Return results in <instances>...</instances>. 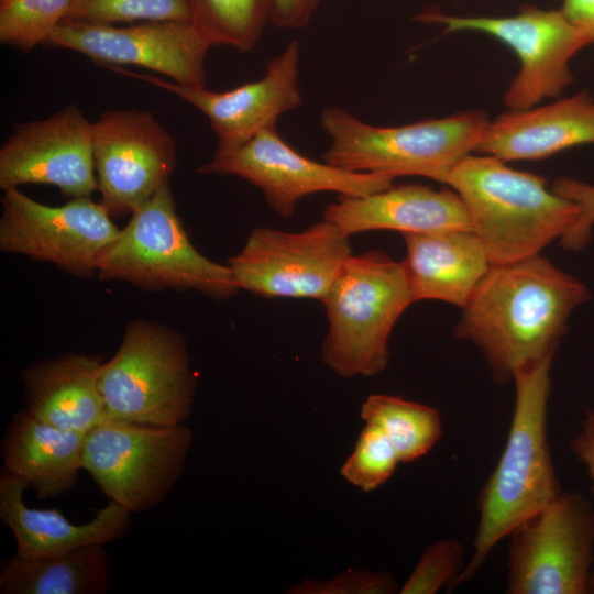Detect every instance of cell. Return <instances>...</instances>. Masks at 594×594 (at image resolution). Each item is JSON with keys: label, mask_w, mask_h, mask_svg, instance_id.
Segmentation results:
<instances>
[{"label": "cell", "mask_w": 594, "mask_h": 594, "mask_svg": "<svg viewBox=\"0 0 594 594\" xmlns=\"http://www.w3.org/2000/svg\"><path fill=\"white\" fill-rule=\"evenodd\" d=\"M28 483L3 468L0 473V519L16 542L15 556L23 559L57 557L90 544H106L127 535L131 512L113 501L86 524L70 522L57 509L29 507Z\"/></svg>", "instance_id": "cell-19"}, {"label": "cell", "mask_w": 594, "mask_h": 594, "mask_svg": "<svg viewBox=\"0 0 594 594\" xmlns=\"http://www.w3.org/2000/svg\"><path fill=\"white\" fill-rule=\"evenodd\" d=\"M552 189L579 206V217L562 237L561 244L569 250H581L587 244L594 224V186L575 179L560 178L553 184Z\"/></svg>", "instance_id": "cell-32"}, {"label": "cell", "mask_w": 594, "mask_h": 594, "mask_svg": "<svg viewBox=\"0 0 594 594\" xmlns=\"http://www.w3.org/2000/svg\"><path fill=\"white\" fill-rule=\"evenodd\" d=\"M190 23L211 45L254 48L271 21V0H187Z\"/></svg>", "instance_id": "cell-26"}, {"label": "cell", "mask_w": 594, "mask_h": 594, "mask_svg": "<svg viewBox=\"0 0 594 594\" xmlns=\"http://www.w3.org/2000/svg\"><path fill=\"white\" fill-rule=\"evenodd\" d=\"M45 46L78 52L112 67L139 66L185 86H205L211 45L189 21H147L130 26L64 21Z\"/></svg>", "instance_id": "cell-15"}, {"label": "cell", "mask_w": 594, "mask_h": 594, "mask_svg": "<svg viewBox=\"0 0 594 594\" xmlns=\"http://www.w3.org/2000/svg\"><path fill=\"white\" fill-rule=\"evenodd\" d=\"M322 0H271V22L277 28L307 26Z\"/></svg>", "instance_id": "cell-33"}, {"label": "cell", "mask_w": 594, "mask_h": 594, "mask_svg": "<svg viewBox=\"0 0 594 594\" xmlns=\"http://www.w3.org/2000/svg\"><path fill=\"white\" fill-rule=\"evenodd\" d=\"M443 184L463 200L491 264L538 255L580 213L574 201L547 187L544 177L510 168L492 155L465 156Z\"/></svg>", "instance_id": "cell-3"}, {"label": "cell", "mask_w": 594, "mask_h": 594, "mask_svg": "<svg viewBox=\"0 0 594 594\" xmlns=\"http://www.w3.org/2000/svg\"><path fill=\"white\" fill-rule=\"evenodd\" d=\"M299 61V43L293 41L267 63L261 79L227 91H212L206 86H185L122 67L113 69L165 89L200 110L217 135L215 153H220L240 147L262 130L276 125L282 113L302 102Z\"/></svg>", "instance_id": "cell-17"}, {"label": "cell", "mask_w": 594, "mask_h": 594, "mask_svg": "<svg viewBox=\"0 0 594 594\" xmlns=\"http://www.w3.org/2000/svg\"><path fill=\"white\" fill-rule=\"evenodd\" d=\"M570 448L594 484V410L586 411L580 430L570 440Z\"/></svg>", "instance_id": "cell-34"}, {"label": "cell", "mask_w": 594, "mask_h": 594, "mask_svg": "<svg viewBox=\"0 0 594 594\" xmlns=\"http://www.w3.org/2000/svg\"><path fill=\"white\" fill-rule=\"evenodd\" d=\"M464 549L455 539H440L421 553L399 593L435 594L443 587L455 588L464 568Z\"/></svg>", "instance_id": "cell-30"}, {"label": "cell", "mask_w": 594, "mask_h": 594, "mask_svg": "<svg viewBox=\"0 0 594 594\" xmlns=\"http://www.w3.org/2000/svg\"><path fill=\"white\" fill-rule=\"evenodd\" d=\"M323 219L344 234L373 230L405 233H432L472 230L468 209L451 187L436 190L407 184L363 197H344L326 206Z\"/></svg>", "instance_id": "cell-18"}, {"label": "cell", "mask_w": 594, "mask_h": 594, "mask_svg": "<svg viewBox=\"0 0 594 594\" xmlns=\"http://www.w3.org/2000/svg\"><path fill=\"white\" fill-rule=\"evenodd\" d=\"M74 0H0V41L22 51L45 44Z\"/></svg>", "instance_id": "cell-27"}, {"label": "cell", "mask_w": 594, "mask_h": 594, "mask_svg": "<svg viewBox=\"0 0 594 594\" xmlns=\"http://www.w3.org/2000/svg\"><path fill=\"white\" fill-rule=\"evenodd\" d=\"M65 21L91 24L189 21L187 0H74Z\"/></svg>", "instance_id": "cell-28"}, {"label": "cell", "mask_w": 594, "mask_h": 594, "mask_svg": "<svg viewBox=\"0 0 594 594\" xmlns=\"http://www.w3.org/2000/svg\"><path fill=\"white\" fill-rule=\"evenodd\" d=\"M417 19L441 24L447 33H484L510 47L520 68L504 96L508 110L529 109L543 99L559 97L573 81L572 57L593 44L591 37L572 24L560 9L525 6L510 16H460L428 10Z\"/></svg>", "instance_id": "cell-10"}, {"label": "cell", "mask_w": 594, "mask_h": 594, "mask_svg": "<svg viewBox=\"0 0 594 594\" xmlns=\"http://www.w3.org/2000/svg\"><path fill=\"white\" fill-rule=\"evenodd\" d=\"M594 496V487L592 488ZM590 593H594V564L591 573Z\"/></svg>", "instance_id": "cell-36"}, {"label": "cell", "mask_w": 594, "mask_h": 594, "mask_svg": "<svg viewBox=\"0 0 594 594\" xmlns=\"http://www.w3.org/2000/svg\"><path fill=\"white\" fill-rule=\"evenodd\" d=\"M398 462L397 452L386 433L380 427L366 424L340 473L346 482L369 493L392 476Z\"/></svg>", "instance_id": "cell-29"}, {"label": "cell", "mask_w": 594, "mask_h": 594, "mask_svg": "<svg viewBox=\"0 0 594 594\" xmlns=\"http://www.w3.org/2000/svg\"><path fill=\"white\" fill-rule=\"evenodd\" d=\"M553 358L514 375L515 405L503 453L477 496L473 552L455 587L473 579L496 544L562 492L548 443Z\"/></svg>", "instance_id": "cell-2"}, {"label": "cell", "mask_w": 594, "mask_h": 594, "mask_svg": "<svg viewBox=\"0 0 594 594\" xmlns=\"http://www.w3.org/2000/svg\"><path fill=\"white\" fill-rule=\"evenodd\" d=\"M507 538L506 593H590L594 506L581 493L562 491Z\"/></svg>", "instance_id": "cell-9"}, {"label": "cell", "mask_w": 594, "mask_h": 594, "mask_svg": "<svg viewBox=\"0 0 594 594\" xmlns=\"http://www.w3.org/2000/svg\"><path fill=\"white\" fill-rule=\"evenodd\" d=\"M0 249L56 265L81 278L97 273L98 261L119 235L107 208L90 197L47 206L18 188L3 191Z\"/></svg>", "instance_id": "cell-12"}, {"label": "cell", "mask_w": 594, "mask_h": 594, "mask_svg": "<svg viewBox=\"0 0 594 594\" xmlns=\"http://www.w3.org/2000/svg\"><path fill=\"white\" fill-rule=\"evenodd\" d=\"M560 10L594 43V0H563Z\"/></svg>", "instance_id": "cell-35"}, {"label": "cell", "mask_w": 594, "mask_h": 594, "mask_svg": "<svg viewBox=\"0 0 594 594\" xmlns=\"http://www.w3.org/2000/svg\"><path fill=\"white\" fill-rule=\"evenodd\" d=\"M594 143V99L582 91L547 106L508 110L490 121L475 153L504 162L539 160Z\"/></svg>", "instance_id": "cell-20"}, {"label": "cell", "mask_w": 594, "mask_h": 594, "mask_svg": "<svg viewBox=\"0 0 594 594\" xmlns=\"http://www.w3.org/2000/svg\"><path fill=\"white\" fill-rule=\"evenodd\" d=\"M397 582L387 572L356 570L341 572L330 580H304L287 592L293 594H392Z\"/></svg>", "instance_id": "cell-31"}, {"label": "cell", "mask_w": 594, "mask_h": 594, "mask_svg": "<svg viewBox=\"0 0 594 594\" xmlns=\"http://www.w3.org/2000/svg\"><path fill=\"white\" fill-rule=\"evenodd\" d=\"M321 302L328 319L322 362L345 378L384 371L391 333L414 304L403 262L382 251L352 254Z\"/></svg>", "instance_id": "cell-4"}, {"label": "cell", "mask_w": 594, "mask_h": 594, "mask_svg": "<svg viewBox=\"0 0 594 594\" xmlns=\"http://www.w3.org/2000/svg\"><path fill=\"white\" fill-rule=\"evenodd\" d=\"M193 439L185 424L156 426L106 418L85 436L82 469L109 501L142 513L173 490Z\"/></svg>", "instance_id": "cell-8"}, {"label": "cell", "mask_w": 594, "mask_h": 594, "mask_svg": "<svg viewBox=\"0 0 594 594\" xmlns=\"http://www.w3.org/2000/svg\"><path fill=\"white\" fill-rule=\"evenodd\" d=\"M331 139L322 158L353 172L424 176L443 183L451 169L475 152L490 120L483 111H460L400 127H376L340 107L321 112Z\"/></svg>", "instance_id": "cell-5"}, {"label": "cell", "mask_w": 594, "mask_h": 594, "mask_svg": "<svg viewBox=\"0 0 594 594\" xmlns=\"http://www.w3.org/2000/svg\"><path fill=\"white\" fill-rule=\"evenodd\" d=\"M349 238L327 219L300 232L257 227L227 264L238 288L255 296L321 301L353 254Z\"/></svg>", "instance_id": "cell-11"}, {"label": "cell", "mask_w": 594, "mask_h": 594, "mask_svg": "<svg viewBox=\"0 0 594 594\" xmlns=\"http://www.w3.org/2000/svg\"><path fill=\"white\" fill-rule=\"evenodd\" d=\"M107 418L183 425L194 404L196 378L184 337L146 319L130 322L99 375Z\"/></svg>", "instance_id": "cell-7"}, {"label": "cell", "mask_w": 594, "mask_h": 594, "mask_svg": "<svg viewBox=\"0 0 594 594\" xmlns=\"http://www.w3.org/2000/svg\"><path fill=\"white\" fill-rule=\"evenodd\" d=\"M361 418L386 433L399 462L404 463L425 455L442 437V422L437 409L398 396H369L362 405Z\"/></svg>", "instance_id": "cell-25"}, {"label": "cell", "mask_w": 594, "mask_h": 594, "mask_svg": "<svg viewBox=\"0 0 594 594\" xmlns=\"http://www.w3.org/2000/svg\"><path fill=\"white\" fill-rule=\"evenodd\" d=\"M85 436L41 421L26 409L16 411L2 440L3 469L25 481L37 498L56 497L77 482Z\"/></svg>", "instance_id": "cell-23"}, {"label": "cell", "mask_w": 594, "mask_h": 594, "mask_svg": "<svg viewBox=\"0 0 594 594\" xmlns=\"http://www.w3.org/2000/svg\"><path fill=\"white\" fill-rule=\"evenodd\" d=\"M197 172L234 175L250 182L283 218H290L298 201L306 196L332 191L344 197H363L391 188L396 178L310 160L286 143L276 125L262 130L240 147L215 153Z\"/></svg>", "instance_id": "cell-13"}, {"label": "cell", "mask_w": 594, "mask_h": 594, "mask_svg": "<svg viewBox=\"0 0 594 594\" xmlns=\"http://www.w3.org/2000/svg\"><path fill=\"white\" fill-rule=\"evenodd\" d=\"M588 296L581 280L540 254L492 264L462 308L454 336L480 349L496 382L513 381L554 356L570 314Z\"/></svg>", "instance_id": "cell-1"}, {"label": "cell", "mask_w": 594, "mask_h": 594, "mask_svg": "<svg viewBox=\"0 0 594 594\" xmlns=\"http://www.w3.org/2000/svg\"><path fill=\"white\" fill-rule=\"evenodd\" d=\"M403 262L413 302L440 300L463 308L491 267L472 230L405 233Z\"/></svg>", "instance_id": "cell-21"}, {"label": "cell", "mask_w": 594, "mask_h": 594, "mask_svg": "<svg viewBox=\"0 0 594 594\" xmlns=\"http://www.w3.org/2000/svg\"><path fill=\"white\" fill-rule=\"evenodd\" d=\"M102 362L68 352L23 369L25 409L57 428L87 433L107 418L99 386Z\"/></svg>", "instance_id": "cell-22"}, {"label": "cell", "mask_w": 594, "mask_h": 594, "mask_svg": "<svg viewBox=\"0 0 594 594\" xmlns=\"http://www.w3.org/2000/svg\"><path fill=\"white\" fill-rule=\"evenodd\" d=\"M92 140L100 202L112 218L131 215L169 183L176 144L151 112L108 110L92 123Z\"/></svg>", "instance_id": "cell-14"}, {"label": "cell", "mask_w": 594, "mask_h": 594, "mask_svg": "<svg viewBox=\"0 0 594 594\" xmlns=\"http://www.w3.org/2000/svg\"><path fill=\"white\" fill-rule=\"evenodd\" d=\"M110 585L105 544L45 559L14 554L0 573L1 594H103Z\"/></svg>", "instance_id": "cell-24"}, {"label": "cell", "mask_w": 594, "mask_h": 594, "mask_svg": "<svg viewBox=\"0 0 594 594\" xmlns=\"http://www.w3.org/2000/svg\"><path fill=\"white\" fill-rule=\"evenodd\" d=\"M130 216L98 261L99 278L144 290H195L215 299L238 294L228 264L209 260L189 240L169 183Z\"/></svg>", "instance_id": "cell-6"}, {"label": "cell", "mask_w": 594, "mask_h": 594, "mask_svg": "<svg viewBox=\"0 0 594 594\" xmlns=\"http://www.w3.org/2000/svg\"><path fill=\"white\" fill-rule=\"evenodd\" d=\"M92 123L70 105L18 124L0 148V188L46 184L72 199L90 197L98 190Z\"/></svg>", "instance_id": "cell-16"}]
</instances>
